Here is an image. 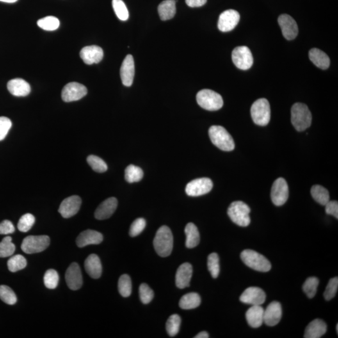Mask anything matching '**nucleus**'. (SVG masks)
<instances>
[{
    "instance_id": "54",
    "label": "nucleus",
    "mask_w": 338,
    "mask_h": 338,
    "mask_svg": "<svg viewBox=\"0 0 338 338\" xmlns=\"http://www.w3.org/2000/svg\"><path fill=\"white\" fill-rule=\"evenodd\" d=\"M18 0H0V1L4 2V3H12L17 1Z\"/></svg>"
},
{
    "instance_id": "50",
    "label": "nucleus",
    "mask_w": 338,
    "mask_h": 338,
    "mask_svg": "<svg viewBox=\"0 0 338 338\" xmlns=\"http://www.w3.org/2000/svg\"><path fill=\"white\" fill-rule=\"evenodd\" d=\"M15 230L14 225L11 221L4 220L0 223V234L7 235L12 234Z\"/></svg>"
},
{
    "instance_id": "35",
    "label": "nucleus",
    "mask_w": 338,
    "mask_h": 338,
    "mask_svg": "<svg viewBox=\"0 0 338 338\" xmlns=\"http://www.w3.org/2000/svg\"><path fill=\"white\" fill-rule=\"evenodd\" d=\"M37 25L40 28L46 31H54L58 28L60 26V21L58 18L49 16L39 20Z\"/></svg>"
},
{
    "instance_id": "5",
    "label": "nucleus",
    "mask_w": 338,
    "mask_h": 338,
    "mask_svg": "<svg viewBox=\"0 0 338 338\" xmlns=\"http://www.w3.org/2000/svg\"><path fill=\"white\" fill-rule=\"evenodd\" d=\"M241 257L244 263L254 270L264 273L271 270V264L269 260L254 251L244 250L241 253Z\"/></svg>"
},
{
    "instance_id": "31",
    "label": "nucleus",
    "mask_w": 338,
    "mask_h": 338,
    "mask_svg": "<svg viewBox=\"0 0 338 338\" xmlns=\"http://www.w3.org/2000/svg\"><path fill=\"white\" fill-rule=\"evenodd\" d=\"M200 303L199 294L191 292L182 297L179 301V307L182 310H193L199 307Z\"/></svg>"
},
{
    "instance_id": "7",
    "label": "nucleus",
    "mask_w": 338,
    "mask_h": 338,
    "mask_svg": "<svg viewBox=\"0 0 338 338\" xmlns=\"http://www.w3.org/2000/svg\"><path fill=\"white\" fill-rule=\"evenodd\" d=\"M251 114L254 122L260 126H266L271 119V108L268 100L259 99L253 104Z\"/></svg>"
},
{
    "instance_id": "23",
    "label": "nucleus",
    "mask_w": 338,
    "mask_h": 338,
    "mask_svg": "<svg viewBox=\"0 0 338 338\" xmlns=\"http://www.w3.org/2000/svg\"><path fill=\"white\" fill-rule=\"evenodd\" d=\"M193 266L188 262L180 265L175 275V284L179 289L189 286L193 276Z\"/></svg>"
},
{
    "instance_id": "14",
    "label": "nucleus",
    "mask_w": 338,
    "mask_h": 338,
    "mask_svg": "<svg viewBox=\"0 0 338 338\" xmlns=\"http://www.w3.org/2000/svg\"><path fill=\"white\" fill-rule=\"evenodd\" d=\"M240 15L237 11L228 10L224 11L219 16L218 28L222 32H229L234 29L238 24Z\"/></svg>"
},
{
    "instance_id": "32",
    "label": "nucleus",
    "mask_w": 338,
    "mask_h": 338,
    "mask_svg": "<svg viewBox=\"0 0 338 338\" xmlns=\"http://www.w3.org/2000/svg\"><path fill=\"white\" fill-rule=\"evenodd\" d=\"M310 194L314 199L322 205H325L330 200V193L327 189L319 185L312 187Z\"/></svg>"
},
{
    "instance_id": "44",
    "label": "nucleus",
    "mask_w": 338,
    "mask_h": 338,
    "mask_svg": "<svg viewBox=\"0 0 338 338\" xmlns=\"http://www.w3.org/2000/svg\"><path fill=\"white\" fill-rule=\"evenodd\" d=\"M59 276L58 273L54 269H49L44 276V284L50 289H56L58 285Z\"/></svg>"
},
{
    "instance_id": "42",
    "label": "nucleus",
    "mask_w": 338,
    "mask_h": 338,
    "mask_svg": "<svg viewBox=\"0 0 338 338\" xmlns=\"http://www.w3.org/2000/svg\"><path fill=\"white\" fill-rule=\"evenodd\" d=\"M207 267L209 271L213 278L218 277L220 273L219 257L218 254L212 253L208 256Z\"/></svg>"
},
{
    "instance_id": "21",
    "label": "nucleus",
    "mask_w": 338,
    "mask_h": 338,
    "mask_svg": "<svg viewBox=\"0 0 338 338\" xmlns=\"http://www.w3.org/2000/svg\"><path fill=\"white\" fill-rule=\"evenodd\" d=\"M118 201L115 197L107 198L102 202L95 212V217L99 220H105L113 215L117 207Z\"/></svg>"
},
{
    "instance_id": "17",
    "label": "nucleus",
    "mask_w": 338,
    "mask_h": 338,
    "mask_svg": "<svg viewBox=\"0 0 338 338\" xmlns=\"http://www.w3.org/2000/svg\"><path fill=\"white\" fill-rule=\"evenodd\" d=\"M66 282L73 291L79 289L83 284V278L81 268L77 263H72L67 269L65 274Z\"/></svg>"
},
{
    "instance_id": "12",
    "label": "nucleus",
    "mask_w": 338,
    "mask_h": 338,
    "mask_svg": "<svg viewBox=\"0 0 338 338\" xmlns=\"http://www.w3.org/2000/svg\"><path fill=\"white\" fill-rule=\"evenodd\" d=\"M87 88L77 82H70L64 86L61 98L64 102H71L81 100L87 94Z\"/></svg>"
},
{
    "instance_id": "33",
    "label": "nucleus",
    "mask_w": 338,
    "mask_h": 338,
    "mask_svg": "<svg viewBox=\"0 0 338 338\" xmlns=\"http://www.w3.org/2000/svg\"><path fill=\"white\" fill-rule=\"evenodd\" d=\"M143 176V170L138 166L129 165L125 169V179L129 183L141 181Z\"/></svg>"
},
{
    "instance_id": "34",
    "label": "nucleus",
    "mask_w": 338,
    "mask_h": 338,
    "mask_svg": "<svg viewBox=\"0 0 338 338\" xmlns=\"http://www.w3.org/2000/svg\"><path fill=\"white\" fill-rule=\"evenodd\" d=\"M132 282L130 276L123 275L120 276L118 282V289L121 296L127 298L132 293Z\"/></svg>"
},
{
    "instance_id": "41",
    "label": "nucleus",
    "mask_w": 338,
    "mask_h": 338,
    "mask_svg": "<svg viewBox=\"0 0 338 338\" xmlns=\"http://www.w3.org/2000/svg\"><path fill=\"white\" fill-rule=\"evenodd\" d=\"M113 6L118 19L122 21H126L129 19V11L122 0H113Z\"/></svg>"
},
{
    "instance_id": "3",
    "label": "nucleus",
    "mask_w": 338,
    "mask_h": 338,
    "mask_svg": "<svg viewBox=\"0 0 338 338\" xmlns=\"http://www.w3.org/2000/svg\"><path fill=\"white\" fill-rule=\"evenodd\" d=\"M311 113L307 105L296 103L291 109V122L297 131L303 132L311 125Z\"/></svg>"
},
{
    "instance_id": "43",
    "label": "nucleus",
    "mask_w": 338,
    "mask_h": 338,
    "mask_svg": "<svg viewBox=\"0 0 338 338\" xmlns=\"http://www.w3.org/2000/svg\"><path fill=\"white\" fill-rule=\"evenodd\" d=\"M319 283V281L316 277L309 278L304 283L303 286V291L307 294L308 298H312L316 295Z\"/></svg>"
},
{
    "instance_id": "52",
    "label": "nucleus",
    "mask_w": 338,
    "mask_h": 338,
    "mask_svg": "<svg viewBox=\"0 0 338 338\" xmlns=\"http://www.w3.org/2000/svg\"><path fill=\"white\" fill-rule=\"evenodd\" d=\"M186 3L189 7H200L207 3V0H186Z\"/></svg>"
},
{
    "instance_id": "49",
    "label": "nucleus",
    "mask_w": 338,
    "mask_h": 338,
    "mask_svg": "<svg viewBox=\"0 0 338 338\" xmlns=\"http://www.w3.org/2000/svg\"><path fill=\"white\" fill-rule=\"evenodd\" d=\"M11 126L12 123L8 118L0 116V141L6 138Z\"/></svg>"
},
{
    "instance_id": "19",
    "label": "nucleus",
    "mask_w": 338,
    "mask_h": 338,
    "mask_svg": "<svg viewBox=\"0 0 338 338\" xmlns=\"http://www.w3.org/2000/svg\"><path fill=\"white\" fill-rule=\"evenodd\" d=\"M82 60L86 65H92L101 61L104 57V51L97 45L84 47L81 50L80 53Z\"/></svg>"
},
{
    "instance_id": "11",
    "label": "nucleus",
    "mask_w": 338,
    "mask_h": 338,
    "mask_svg": "<svg viewBox=\"0 0 338 338\" xmlns=\"http://www.w3.org/2000/svg\"><path fill=\"white\" fill-rule=\"evenodd\" d=\"M213 187V183L209 178L194 179L187 184L186 193L191 197H197L209 193Z\"/></svg>"
},
{
    "instance_id": "37",
    "label": "nucleus",
    "mask_w": 338,
    "mask_h": 338,
    "mask_svg": "<svg viewBox=\"0 0 338 338\" xmlns=\"http://www.w3.org/2000/svg\"><path fill=\"white\" fill-rule=\"evenodd\" d=\"M27 262L26 259L22 255H16L11 257L8 261V268L9 271L15 273L22 270L27 266Z\"/></svg>"
},
{
    "instance_id": "9",
    "label": "nucleus",
    "mask_w": 338,
    "mask_h": 338,
    "mask_svg": "<svg viewBox=\"0 0 338 338\" xmlns=\"http://www.w3.org/2000/svg\"><path fill=\"white\" fill-rule=\"evenodd\" d=\"M232 59L234 65L241 70L250 69L253 65L252 53L250 49L245 46L235 48L232 51Z\"/></svg>"
},
{
    "instance_id": "48",
    "label": "nucleus",
    "mask_w": 338,
    "mask_h": 338,
    "mask_svg": "<svg viewBox=\"0 0 338 338\" xmlns=\"http://www.w3.org/2000/svg\"><path fill=\"white\" fill-rule=\"evenodd\" d=\"M146 226V221L144 219L138 218L132 223L130 228L129 234L131 237L139 236L144 230Z\"/></svg>"
},
{
    "instance_id": "40",
    "label": "nucleus",
    "mask_w": 338,
    "mask_h": 338,
    "mask_svg": "<svg viewBox=\"0 0 338 338\" xmlns=\"http://www.w3.org/2000/svg\"><path fill=\"white\" fill-rule=\"evenodd\" d=\"M88 164L96 172L103 173L106 172L108 167L104 161L99 157L96 155H91L87 157Z\"/></svg>"
},
{
    "instance_id": "24",
    "label": "nucleus",
    "mask_w": 338,
    "mask_h": 338,
    "mask_svg": "<svg viewBox=\"0 0 338 338\" xmlns=\"http://www.w3.org/2000/svg\"><path fill=\"white\" fill-rule=\"evenodd\" d=\"M7 88L11 94L16 97H26L31 92L28 82L22 79H15L8 82Z\"/></svg>"
},
{
    "instance_id": "29",
    "label": "nucleus",
    "mask_w": 338,
    "mask_h": 338,
    "mask_svg": "<svg viewBox=\"0 0 338 338\" xmlns=\"http://www.w3.org/2000/svg\"><path fill=\"white\" fill-rule=\"evenodd\" d=\"M185 234L186 235V246L187 248H196L199 244V232L193 223L187 224L185 228Z\"/></svg>"
},
{
    "instance_id": "6",
    "label": "nucleus",
    "mask_w": 338,
    "mask_h": 338,
    "mask_svg": "<svg viewBox=\"0 0 338 338\" xmlns=\"http://www.w3.org/2000/svg\"><path fill=\"white\" fill-rule=\"evenodd\" d=\"M197 104L202 109L209 111H216L222 108L223 99L221 95L209 89L199 91L196 96Z\"/></svg>"
},
{
    "instance_id": "26",
    "label": "nucleus",
    "mask_w": 338,
    "mask_h": 338,
    "mask_svg": "<svg viewBox=\"0 0 338 338\" xmlns=\"http://www.w3.org/2000/svg\"><path fill=\"white\" fill-rule=\"evenodd\" d=\"M327 326L325 322L321 319H316L310 322L305 330V338H319L325 334Z\"/></svg>"
},
{
    "instance_id": "16",
    "label": "nucleus",
    "mask_w": 338,
    "mask_h": 338,
    "mask_svg": "<svg viewBox=\"0 0 338 338\" xmlns=\"http://www.w3.org/2000/svg\"><path fill=\"white\" fill-rule=\"evenodd\" d=\"M82 204L81 198L78 196H72L66 198L61 203L58 209L59 213L64 218H70L79 211Z\"/></svg>"
},
{
    "instance_id": "38",
    "label": "nucleus",
    "mask_w": 338,
    "mask_h": 338,
    "mask_svg": "<svg viewBox=\"0 0 338 338\" xmlns=\"http://www.w3.org/2000/svg\"><path fill=\"white\" fill-rule=\"evenodd\" d=\"M0 299L9 305H15L17 301L15 292L10 287L5 285H0Z\"/></svg>"
},
{
    "instance_id": "53",
    "label": "nucleus",
    "mask_w": 338,
    "mask_h": 338,
    "mask_svg": "<svg viewBox=\"0 0 338 338\" xmlns=\"http://www.w3.org/2000/svg\"><path fill=\"white\" fill-rule=\"evenodd\" d=\"M209 338V335L206 331H202L196 335L195 338Z\"/></svg>"
},
{
    "instance_id": "28",
    "label": "nucleus",
    "mask_w": 338,
    "mask_h": 338,
    "mask_svg": "<svg viewBox=\"0 0 338 338\" xmlns=\"http://www.w3.org/2000/svg\"><path fill=\"white\" fill-rule=\"evenodd\" d=\"M310 60L321 69L326 70L330 67V59L328 55L324 53L322 50L312 49L310 50L309 53Z\"/></svg>"
},
{
    "instance_id": "39",
    "label": "nucleus",
    "mask_w": 338,
    "mask_h": 338,
    "mask_svg": "<svg viewBox=\"0 0 338 338\" xmlns=\"http://www.w3.org/2000/svg\"><path fill=\"white\" fill-rule=\"evenodd\" d=\"M15 246L12 243V238L6 236L0 243V257L10 256L15 253Z\"/></svg>"
},
{
    "instance_id": "15",
    "label": "nucleus",
    "mask_w": 338,
    "mask_h": 338,
    "mask_svg": "<svg viewBox=\"0 0 338 338\" xmlns=\"http://www.w3.org/2000/svg\"><path fill=\"white\" fill-rule=\"evenodd\" d=\"M278 24L284 37L287 40H294L298 34V27L291 16L282 14L278 18Z\"/></svg>"
},
{
    "instance_id": "47",
    "label": "nucleus",
    "mask_w": 338,
    "mask_h": 338,
    "mask_svg": "<svg viewBox=\"0 0 338 338\" xmlns=\"http://www.w3.org/2000/svg\"><path fill=\"white\" fill-rule=\"evenodd\" d=\"M338 287V278L337 277L331 279L329 282L325 291L324 292V299L330 301L336 296Z\"/></svg>"
},
{
    "instance_id": "36",
    "label": "nucleus",
    "mask_w": 338,
    "mask_h": 338,
    "mask_svg": "<svg viewBox=\"0 0 338 338\" xmlns=\"http://www.w3.org/2000/svg\"><path fill=\"white\" fill-rule=\"evenodd\" d=\"M181 319L178 314H173L169 317L166 323V330L168 335L171 337L178 334L180 330Z\"/></svg>"
},
{
    "instance_id": "25",
    "label": "nucleus",
    "mask_w": 338,
    "mask_h": 338,
    "mask_svg": "<svg viewBox=\"0 0 338 338\" xmlns=\"http://www.w3.org/2000/svg\"><path fill=\"white\" fill-rule=\"evenodd\" d=\"M264 312L261 306H252L246 313L249 325L254 328L260 327L264 323Z\"/></svg>"
},
{
    "instance_id": "27",
    "label": "nucleus",
    "mask_w": 338,
    "mask_h": 338,
    "mask_svg": "<svg viewBox=\"0 0 338 338\" xmlns=\"http://www.w3.org/2000/svg\"><path fill=\"white\" fill-rule=\"evenodd\" d=\"M84 268L91 278L99 279L102 275L101 261L97 255L91 254L86 258L84 261Z\"/></svg>"
},
{
    "instance_id": "18",
    "label": "nucleus",
    "mask_w": 338,
    "mask_h": 338,
    "mask_svg": "<svg viewBox=\"0 0 338 338\" xmlns=\"http://www.w3.org/2000/svg\"><path fill=\"white\" fill-rule=\"evenodd\" d=\"M282 317V307L277 301L269 304L264 312V323L269 326L277 325Z\"/></svg>"
},
{
    "instance_id": "55",
    "label": "nucleus",
    "mask_w": 338,
    "mask_h": 338,
    "mask_svg": "<svg viewBox=\"0 0 338 338\" xmlns=\"http://www.w3.org/2000/svg\"><path fill=\"white\" fill-rule=\"evenodd\" d=\"M337 333H338V324L337 325Z\"/></svg>"
},
{
    "instance_id": "4",
    "label": "nucleus",
    "mask_w": 338,
    "mask_h": 338,
    "mask_svg": "<svg viewBox=\"0 0 338 338\" xmlns=\"http://www.w3.org/2000/svg\"><path fill=\"white\" fill-rule=\"evenodd\" d=\"M250 207L242 201L232 202L227 210L228 216L232 222L241 227H247L250 225Z\"/></svg>"
},
{
    "instance_id": "22",
    "label": "nucleus",
    "mask_w": 338,
    "mask_h": 338,
    "mask_svg": "<svg viewBox=\"0 0 338 338\" xmlns=\"http://www.w3.org/2000/svg\"><path fill=\"white\" fill-rule=\"evenodd\" d=\"M103 235L96 230L88 229L79 234L77 238L76 243L79 248H84L88 245H97L103 241Z\"/></svg>"
},
{
    "instance_id": "30",
    "label": "nucleus",
    "mask_w": 338,
    "mask_h": 338,
    "mask_svg": "<svg viewBox=\"0 0 338 338\" xmlns=\"http://www.w3.org/2000/svg\"><path fill=\"white\" fill-rule=\"evenodd\" d=\"M175 0H165L159 4L158 12L160 18L163 21L172 19L176 13Z\"/></svg>"
},
{
    "instance_id": "13",
    "label": "nucleus",
    "mask_w": 338,
    "mask_h": 338,
    "mask_svg": "<svg viewBox=\"0 0 338 338\" xmlns=\"http://www.w3.org/2000/svg\"><path fill=\"white\" fill-rule=\"evenodd\" d=\"M266 298L263 290L257 287H250L241 294L240 301L247 305L261 306L265 302Z\"/></svg>"
},
{
    "instance_id": "8",
    "label": "nucleus",
    "mask_w": 338,
    "mask_h": 338,
    "mask_svg": "<svg viewBox=\"0 0 338 338\" xmlns=\"http://www.w3.org/2000/svg\"><path fill=\"white\" fill-rule=\"evenodd\" d=\"M50 237L48 236H29L25 237L22 244V250L26 254L42 252L49 246Z\"/></svg>"
},
{
    "instance_id": "1",
    "label": "nucleus",
    "mask_w": 338,
    "mask_h": 338,
    "mask_svg": "<svg viewBox=\"0 0 338 338\" xmlns=\"http://www.w3.org/2000/svg\"><path fill=\"white\" fill-rule=\"evenodd\" d=\"M173 238L172 232L166 225L160 227L155 234L154 247L157 254L166 257L170 255L173 250Z\"/></svg>"
},
{
    "instance_id": "2",
    "label": "nucleus",
    "mask_w": 338,
    "mask_h": 338,
    "mask_svg": "<svg viewBox=\"0 0 338 338\" xmlns=\"http://www.w3.org/2000/svg\"><path fill=\"white\" fill-rule=\"evenodd\" d=\"M209 136L212 143L219 149L226 152L232 151L234 149V141L225 128L213 125L210 127Z\"/></svg>"
},
{
    "instance_id": "10",
    "label": "nucleus",
    "mask_w": 338,
    "mask_h": 338,
    "mask_svg": "<svg viewBox=\"0 0 338 338\" xmlns=\"http://www.w3.org/2000/svg\"><path fill=\"white\" fill-rule=\"evenodd\" d=\"M271 197L276 206L284 204L289 197V187L283 178H278L274 182L271 189Z\"/></svg>"
},
{
    "instance_id": "45",
    "label": "nucleus",
    "mask_w": 338,
    "mask_h": 338,
    "mask_svg": "<svg viewBox=\"0 0 338 338\" xmlns=\"http://www.w3.org/2000/svg\"><path fill=\"white\" fill-rule=\"evenodd\" d=\"M35 218L31 214H26L22 216L18 223V229L23 232H28L33 227Z\"/></svg>"
},
{
    "instance_id": "51",
    "label": "nucleus",
    "mask_w": 338,
    "mask_h": 338,
    "mask_svg": "<svg viewBox=\"0 0 338 338\" xmlns=\"http://www.w3.org/2000/svg\"><path fill=\"white\" fill-rule=\"evenodd\" d=\"M325 211L328 215H331L338 219V203L337 201H329L325 205Z\"/></svg>"
},
{
    "instance_id": "20",
    "label": "nucleus",
    "mask_w": 338,
    "mask_h": 338,
    "mask_svg": "<svg viewBox=\"0 0 338 338\" xmlns=\"http://www.w3.org/2000/svg\"><path fill=\"white\" fill-rule=\"evenodd\" d=\"M135 75V64L133 56L128 55L121 66L120 77L123 85L131 86L133 84Z\"/></svg>"
},
{
    "instance_id": "46",
    "label": "nucleus",
    "mask_w": 338,
    "mask_h": 338,
    "mask_svg": "<svg viewBox=\"0 0 338 338\" xmlns=\"http://www.w3.org/2000/svg\"><path fill=\"white\" fill-rule=\"evenodd\" d=\"M139 296H140L141 302L145 305H147V304L151 302L153 298H154V293L149 285L145 284V283H143L139 287Z\"/></svg>"
}]
</instances>
